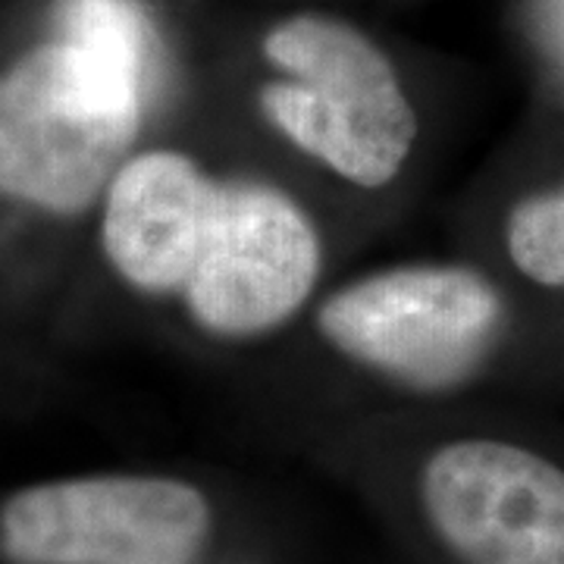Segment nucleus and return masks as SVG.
<instances>
[{
	"mask_svg": "<svg viewBox=\"0 0 564 564\" xmlns=\"http://www.w3.org/2000/svg\"><path fill=\"white\" fill-rule=\"evenodd\" d=\"M61 39L88 51L141 88L144 101L158 85V35L139 0H61Z\"/></svg>",
	"mask_w": 564,
	"mask_h": 564,
	"instance_id": "8",
	"label": "nucleus"
},
{
	"mask_svg": "<svg viewBox=\"0 0 564 564\" xmlns=\"http://www.w3.org/2000/svg\"><path fill=\"white\" fill-rule=\"evenodd\" d=\"M132 79L69 41L29 51L0 76V195L82 210L139 129Z\"/></svg>",
	"mask_w": 564,
	"mask_h": 564,
	"instance_id": "1",
	"label": "nucleus"
},
{
	"mask_svg": "<svg viewBox=\"0 0 564 564\" xmlns=\"http://www.w3.org/2000/svg\"><path fill=\"white\" fill-rule=\"evenodd\" d=\"M508 251L530 280L564 285V192L533 198L511 214Z\"/></svg>",
	"mask_w": 564,
	"mask_h": 564,
	"instance_id": "9",
	"label": "nucleus"
},
{
	"mask_svg": "<svg viewBox=\"0 0 564 564\" xmlns=\"http://www.w3.org/2000/svg\"><path fill=\"white\" fill-rule=\"evenodd\" d=\"M263 54L289 76L263 88V110L302 151L364 188L402 170L417 122L370 41L336 20L295 17L267 35Z\"/></svg>",
	"mask_w": 564,
	"mask_h": 564,
	"instance_id": "2",
	"label": "nucleus"
},
{
	"mask_svg": "<svg viewBox=\"0 0 564 564\" xmlns=\"http://www.w3.org/2000/svg\"><path fill=\"white\" fill-rule=\"evenodd\" d=\"M214 182L176 151H148L110 182L104 251L132 285L176 292L195 270L214 204Z\"/></svg>",
	"mask_w": 564,
	"mask_h": 564,
	"instance_id": "7",
	"label": "nucleus"
},
{
	"mask_svg": "<svg viewBox=\"0 0 564 564\" xmlns=\"http://www.w3.org/2000/svg\"><path fill=\"white\" fill-rule=\"evenodd\" d=\"M502 304L458 267H411L355 282L323 304L321 329L339 351L421 389H445L484 361Z\"/></svg>",
	"mask_w": 564,
	"mask_h": 564,
	"instance_id": "4",
	"label": "nucleus"
},
{
	"mask_svg": "<svg viewBox=\"0 0 564 564\" xmlns=\"http://www.w3.org/2000/svg\"><path fill=\"white\" fill-rule=\"evenodd\" d=\"M207 530L202 492L166 477L41 484L0 514V543L17 564H192Z\"/></svg>",
	"mask_w": 564,
	"mask_h": 564,
	"instance_id": "3",
	"label": "nucleus"
},
{
	"mask_svg": "<svg viewBox=\"0 0 564 564\" xmlns=\"http://www.w3.org/2000/svg\"><path fill=\"white\" fill-rule=\"evenodd\" d=\"M317 270L321 245L295 204L261 185H217L185 295L207 329L248 336L289 321Z\"/></svg>",
	"mask_w": 564,
	"mask_h": 564,
	"instance_id": "5",
	"label": "nucleus"
},
{
	"mask_svg": "<svg viewBox=\"0 0 564 564\" xmlns=\"http://www.w3.org/2000/svg\"><path fill=\"white\" fill-rule=\"evenodd\" d=\"M423 508L464 564H564V470L492 440L440 448Z\"/></svg>",
	"mask_w": 564,
	"mask_h": 564,
	"instance_id": "6",
	"label": "nucleus"
}]
</instances>
